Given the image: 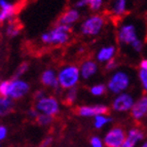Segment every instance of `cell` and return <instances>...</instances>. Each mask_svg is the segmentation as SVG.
Instances as JSON below:
<instances>
[{"mask_svg": "<svg viewBox=\"0 0 147 147\" xmlns=\"http://www.w3.org/2000/svg\"><path fill=\"white\" fill-rule=\"evenodd\" d=\"M72 28L69 25H57L49 33L41 35V41L47 44H65L69 40V33Z\"/></svg>", "mask_w": 147, "mask_h": 147, "instance_id": "cell-1", "label": "cell"}, {"mask_svg": "<svg viewBox=\"0 0 147 147\" xmlns=\"http://www.w3.org/2000/svg\"><path fill=\"white\" fill-rule=\"evenodd\" d=\"M79 79V70L74 65L64 67L59 72L58 80L60 86L63 88H71L76 86Z\"/></svg>", "mask_w": 147, "mask_h": 147, "instance_id": "cell-2", "label": "cell"}, {"mask_svg": "<svg viewBox=\"0 0 147 147\" xmlns=\"http://www.w3.org/2000/svg\"><path fill=\"white\" fill-rule=\"evenodd\" d=\"M127 137V132L123 127L114 125L108 130L103 138L106 147H121Z\"/></svg>", "mask_w": 147, "mask_h": 147, "instance_id": "cell-3", "label": "cell"}, {"mask_svg": "<svg viewBox=\"0 0 147 147\" xmlns=\"http://www.w3.org/2000/svg\"><path fill=\"white\" fill-rule=\"evenodd\" d=\"M105 24V19L103 16L95 15L93 17H90L81 25V32L84 35L88 36H94L100 33V31L103 28Z\"/></svg>", "mask_w": 147, "mask_h": 147, "instance_id": "cell-4", "label": "cell"}, {"mask_svg": "<svg viewBox=\"0 0 147 147\" xmlns=\"http://www.w3.org/2000/svg\"><path fill=\"white\" fill-rule=\"evenodd\" d=\"M35 108L39 111V113H43L47 115L55 117L60 112V105L59 102L54 97H44L41 100L37 101Z\"/></svg>", "mask_w": 147, "mask_h": 147, "instance_id": "cell-5", "label": "cell"}, {"mask_svg": "<svg viewBox=\"0 0 147 147\" xmlns=\"http://www.w3.org/2000/svg\"><path fill=\"white\" fill-rule=\"evenodd\" d=\"M130 84V77L125 72L118 71L109 79L108 88L113 94H121Z\"/></svg>", "mask_w": 147, "mask_h": 147, "instance_id": "cell-6", "label": "cell"}, {"mask_svg": "<svg viewBox=\"0 0 147 147\" xmlns=\"http://www.w3.org/2000/svg\"><path fill=\"white\" fill-rule=\"evenodd\" d=\"M109 107L104 104H97L92 106H79L76 109V114L81 117H95L97 115L108 114Z\"/></svg>", "mask_w": 147, "mask_h": 147, "instance_id": "cell-7", "label": "cell"}, {"mask_svg": "<svg viewBox=\"0 0 147 147\" xmlns=\"http://www.w3.org/2000/svg\"><path fill=\"white\" fill-rule=\"evenodd\" d=\"M29 92V84L21 79L10 80L7 98L11 100H19Z\"/></svg>", "mask_w": 147, "mask_h": 147, "instance_id": "cell-8", "label": "cell"}, {"mask_svg": "<svg viewBox=\"0 0 147 147\" xmlns=\"http://www.w3.org/2000/svg\"><path fill=\"white\" fill-rule=\"evenodd\" d=\"M135 103L134 98L129 94L121 93L112 102V109L116 112H127L132 109Z\"/></svg>", "mask_w": 147, "mask_h": 147, "instance_id": "cell-9", "label": "cell"}, {"mask_svg": "<svg viewBox=\"0 0 147 147\" xmlns=\"http://www.w3.org/2000/svg\"><path fill=\"white\" fill-rule=\"evenodd\" d=\"M117 39L123 44H132L138 39L137 32L134 25L127 24L121 26L117 33Z\"/></svg>", "mask_w": 147, "mask_h": 147, "instance_id": "cell-10", "label": "cell"}, {"mask_svg": "<svg viewBox=\"0 0 147 147\" xmlns=\"http://www.w3.org/2000/svg\"><path fill=\"white\" fill-rule=\"evenodd\" d=\"M144 139L145 133L142 129L138 127H131L127 132V137L121 147H137V145L142 142Z\"/></svg>", "mask_w": 147, "mask_h": 147, "instance_id": "cell-11", "label": "cell"}, {"mask_svg": "<svg viewBox=\"0 0 147 147\" xmlns=\"http://www.w3.org/2000/svg\"><path fill=\"white\" fill-rule=\"evenodd\" d=\"M131 116L136 121H140L147 115V95L142 96L136 101L132 109H131Z\"/></svg>", "mask_w": 147, "mask_h": 147, "instance_id": "cell-12", "label": "cell"}, {"mask_svg": "<svg viewBox=\"0 0 147 147\" xmlns=\"http://www.w3.org/2000/svg\"><path fill=\"white\" fill-rule=\"evenodd\" d=\"M41 84L45 86H51L55 91H59L60 84L58 78L56 77V73L52 69H47L41 75Z\"/></svg>", "mask_w": 147, "mask_h": 147, "instance_id": "cell-13", "label": "cell"}, {"mask_svg": "<svg viewBox=\"0 0 147 147\" xmlns=\"http://www.w3.org/2000/svg\"><path fill=\"white\" fill-rule=\"evenodd\" d=\"M79 12L76 9H68L59 18L58 25H70L77 22L79 19Z\"/></svg>", "mask_w": 147, "mask_h": 147, "instance_id": "cell-14", "label": "cell"}, {"mask_svg": "<svg viewBox=\"0 0 147 147\" xmlns=\"http://www.w3.org/2000/svg\"><path fill=\"white\" fill-rule=\"evenodd\" d=\"M97 64L92 60H86L82 63L81 65V76L84 79L91 78L92 76H94L97 72Z\"/></svg>", "mask_w": 147, "mask_h": 147, "instance_id": "cell-15", "label": "cell"}, {"mask_svg": "<svg viewBox=\"0 0 147 147\" xmlns=\"http://www.w3.org/2000/svg\"><path fill=\"white\" fill-rule=\"evenodd\" d=\"M115 47L113 45H110V47H102L100 49V52L97 55V59L100 62H108L110 61L111 59H113V57L115 55Z\"/></svg>", "mask_w": 147, "mask_h": 147, "instance_id": "cell-16", "label": "cell"}, {"mask_svg": "<svg viewBox=\"0 0 147 147\" xmlns=\"http://www.w3.org/2000/svg\"><path fill=\"white\" fill-rule=\"evenodd\" d=\"M13 110V102L11 99L0 96V117L8 115Z\"/></svg>", "mask_w": 147, "mask_h": 147, "instance_id": "cell-17", "label": "cell"}, {"mask_svg": "<svg viewBox=\"0 0 147 147\" xmlns=\"http://www.w3.org/2000/svg\"><path fill=\"white\" fill-rule=\"evenodd\" d=\"M111 11L115 16H123L127 10V0H112Z\"/></svg>", "mask_w": 147, "mask_h": 147, "instance_id": "cell-18", "label": "cell"}, {"mask_svg": "<svg viewBox=\"0 0 147 147\" xmlns=\"http://www.w3.org/2000/svg\"><path fill=\"white\" fill-rule=\"evenodd\" d=\"M21 30H22V24L21 22L17 21L16 19H12L9 21L6 28V35L8 37H16L17 35L20 34Z\"/></svg>", "mask_w": 147, "mask_h": 147, "instance_id": "cell-19", "label": "cell"}, {"mask_svg": "<svg viewBox=\"0 0 147 147\" xmlns=\"http://www.w3.org/2000/svg\"><path fill=\"white\" fill-rule=\"evenodd\" d=\"M112 121V117L108 116V114H102V115H97L94 117V127L97 130L103 129L105 125L110 123Z\"/></svg>", "mask_w": 147, "mask_h": 147, "instance_id": "cell-20", "label": "cell"}, {"mask_svg": "<svg viewBox=\"0 0 147 147\" xmlns=\"http://www.w3.org/2000/svg\"><path fill=\"white\" fill-rule=\"evenodd\" d=\"M76 98H77V88L74 86L68 90V92L65 95V99L63 100V103L66 104L67 106H71L76 101Z\"/></svg>", "mask_w": 147, "mask_h": 147, "instance_id": "cell-21", "label": "cell"}, {"mask_svg": "<svg viewBox=\"0 0 147 147\" xmlns=\"http://www.w3.org/2000/svg\"><path fill=\"white\" fill-rule=\"evenodd\" d=\"M53 120H54V117H52V116L43 114V113H39V115L37 116L35 121L41 127H47L53 123Z\"/></svg>", "mask_w": 147, "mask_h": 147, "instance_id": "cell-22", "label": "cell"}, {"mask_svg": "<svg viewBox=\"0 0 147 147\" xmlns=\"http://www.w3.org/2000/svg\"><path fill=\"white\" fill-rule=\"evenodd\" d=\"M106 86L104 84H96L91 88V94L94 96H103L106 93Z\"/></svg>", "mask_w": 147, "mask_h": 147, "instance_id": "cell-23", "label": "cell"}, {"mask_svg": "<svg viewBox=\"0 0 147 147\" xmlns=\"http://www.w3.org/2000/svg\"><path fill=\"white\" fill-rule=\"evenodd\" d=\"M138 75H139V79L141 81V84H142L144 91L147 92V69L140 68Z\"/></svg>", "mask_w": 147, "mask_h": 147, "instance_id": "cell-24", "label": "cell"}, {"mask_svg": "<svg viewBox=\"0 0 147 147\" xmlns=\"http://www.w3.org/2000/svg\"><path fill=\"white\" fill-rule=\"evenodd\" d=\"M90 144H91V147H106L103 139L99 136H93L90 139Z\"/></svg>", "mask_w": 147, "mask_h": 147, "instance_id": "cell-25", "label": "cell"}, {"mask_svg": "<svg viewBox=\"0 0 147 147\" xmlns=\"http://www.w3.org/2000/svg\"><path fill=\"white\" fill-rule=\"evenodd\" d=\"M103 4V0H88V6L93 11H97Z\"/></svg>", "mask_w": 147, "mask_h": 147, "instance_id": "cell-26", "label": "cell"}, {"mask_svg": "<svg viewBox=\"0 0 147 147\" xmlns=\"http://www.w3.org/2000/svg\"><path fill=\"white\" fill-rule=\"evenodd\" d=\"M28 68H29V65H28V63H22L20 66L18 67L17 70H16L15 75H13V78L18 79L19 77H20V76H22L23 74L25 73V72L27 71Z\"/></svg>", "mask_w": 147, "mask_h": 147, "instance_id": "cell-27", "label": "cell"}, {"mask_svg": "<svg viewBox=\"0 0 147 147\" xmlns=\"http://www.w3.org/2000/svg\"><path fill=\"white\" fill-rule=\"evenodd\" d=\"M53 141H54L53 137H51V136H47V137H45L41 141L39 147H51V146H52V144H53Z\"/></svg>", "mask_w": 147, "mask_h": 147, "instance_id": "cell-28", "label": "cell"}, {"mask_svg": "<svg viewBox=\"0 0 147 147\" xmlns=\"http://www.w3.org/2000/svg\"><path fill=\"white\" fill-rule=\"evenodd\" d=\"M131 45H132V47L134 49V51H136V52L139 53V52H141V51H142L143 43H142V41H141V40L139 39V38H138V39L136 40V41L133 42V43L131 44Z\"/></svg>", "mask_w": 147, "mask_h": 147, "instance_id": "cell-29", "label": "cell"}, {"mask_svg": "<svg viewBox=\"0 0 147 147\" xmlns=\"http://www.w3.org/2000/svg\"><path fill=\"white\" fill-rule=\"evenodd\" d=\"M38 115H39V111L37 110L36 108H31V109H29V111H28V116H29L31 119L36 120Z\"/></svg>", "mask_w": 147, "mask_h": 147, "instance_id": "cell-30", "label": "cell"}, {"mask_svg": "<svg viewBox=\"0 0 147 147\" xmlns=\"http://www.w3.org/2000/svg\"><path fill=\"white\" fill-rule=\"evenodd\" d=\"M116 60L113 58V59H111L110 61H108L107 64H106V67L105 69L107 70V71H111V70H113V69L116 67Z\"/></svg>", "mask_w": 147, "mask_h": 147, "instance_id": "cell-31", "label": "cell"}, {"mask_svg": "<svg viewBox=\"0 0 147 147\" xmlns=\"http://www.w3.org/2000/svg\"><path fill=\"white\" fill-rule=\"evenodd\" d=\"M13 6V4L9 3L7 0H0V7L2 10H6V9H9Z\"/></svg>", "mask_w": 147, "mask_h": 147, "instance_id": "cell-32", "label": "cell"}, {"mask_svg": "<svg viewBox=\"0 0 147 147\" xmlns=\"http://www.w3.org/2000/svg\"><path fill=\"white\" fill-rule=\"evenodd\" d=\"M7 136V129L4 125H0V141H2Z\"/></svg>", "mask_w": 147, "mask_h": 147, "instance_id": "cell-33", "label": "cell"}, {"mask_svg": "<svg viewBox=\"0 0 147 147\" xmlns=\"http://www.w3.org/2000/svg\"><path fill=\"white\" fill-rule=\"evenodd\" d=\"M44 97H45V93H44L43 91H37L36 93H35V95H34V98H35V100H36V101L41 100V99L44 98Z\"/></svg>", "mask_w": 147, "mask_h": 147, "instance_id": "cell-34", "label": "cell"}, {"mask_svg": "<svg viewBox=\"0 0 147 147\" xmlns=\"http://www.w3.org/2000/svg\"><path fill=\"white\" fill-rule=\"evenodd\" d=\"M88 5V0H79L75 3V7H84Z\"/></svg>", "mask_w": 147, "mask_h": 147, "instance_id": "cell-35", "label": "cell"}, {"mask_svg": "<svg viewBox=\"0 0 147 147\" xmlns=\"http://www.w3.org/2000/svg\"><path fill=\"white\" fill-rule=\"evenodd\" d=\"M140 68L147 69V59H144L141 61V63H140Z\"/></svg>", "mask_w": 147, "mask_h": 147, "instance_id": "cell-36", "label": "cell"}, {"mask_svg": "<svg viewBox=\"0 0 147 147\" xmlns=\"http://www.w3.org/2000/svg\"><path fill=\"white\" fill-rule=\"evenodd\" d=\"M139 147H147V141H144V142H142Z\"/></svg>", "mask_w": 147, "mask_h": 147, "instance_id": "cell-37", "label": "cell"}, {"mask_svg": "<svg viewBox=\"0 0 147 147\" xmlns=\"http://www.w3.org/2000/svg\"><path fill=\"white\" fill-rule=\"evenodd\" d=\"M1 21H2V20H1V16H0V23H1Z\"/></svg>", "mask_w": 147, "mask_h": 147, "instance_id": "cell-38", "label": "cell"}, {"mask_svg": "<svg viewBox=\"0 0 147 147\" xmlns=\"http://www.w3.org/2000/svg\"><path fill=\"white\" fill-rule=\"evenodd\" d=\"M146 117H147V115H146Z\"/></svg>", "mask_w": 147, "mask_h": 147, "instance_id": "cell-39", "label": "cell"}]
</instances>
